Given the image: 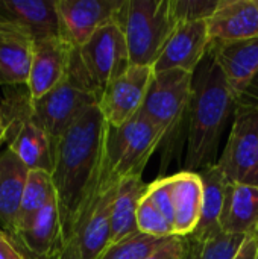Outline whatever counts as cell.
Segmentation results:
<instances>
[{
	"label": "cell",
	"mask_w": 258,
	"mask_h": 259,
	"mask_svg": "<svg viewBox=\"0 0 258 259\" xmlns=\"http://www.w3.org/2000/svg\"><path fill=\"white\" fill-rule=\"evenodd\" d=\"M255 185H257V187H258V176H257V181H255Z\"/></svg>",
	"instance_id": "8d00e7d4"
},
{
	"label": "cell",
	"mask_w": 258,
	"mask_h": 259,
	"mask_svg": "<svg viewBox=\"0 0 258 259\" xmlns=\"http://www.w3.org/2000/svg\"><path fill=\"white\" fill-rule=\"evenodd\" d=\"M131 65L120 24L99 29L82 47L73 49L67 77L99 100L106 87Z\"/></svg>",
	"instance_id": "3957f363"
},
{
	"label": "cell",
	"mask_w": 258,
	"mask_h": 259,
	"mask_svg": "<svg viewBox=\"0 0 258 259\" xmlns=\"http://www.w3.org/2000/svg\"><path fill=\"white\" fill-rule=\"evenodd\" d=\"M146 185L141 176L125 178L119 182L111 215V243H117L138 232L137 209Z\"/></svg>",
	"instance_id": "603a6c76"
},
{
	"label": "cell",
	"mask_w": 258,
	"mask_h": 259,
	"mask_svg": "<svg viewBox=\"0 0 258 259\" xmlns=\"http://www.w3.org/2000/svg\"><path fill=\"white\" fill-rule=\"evenodd\" d=\"M210 47L207 21L176 23L154 64V71L182 70L195 74L201 62L210 53Z\"/></svg>",
	"instance_id": "7c38bea8"
},
{
	"label": "cell",
	"mask_w": 258,
	"mask_h": 259,
	"mask_svg": "<svg viewBox=\"0 0 258 259\" xmlns=\"http://www.w3.org/2000/svg\"><path fill=\"white\" fill-rule=\"evenodd\" d=\"M169 182L175 208L173 232L175 237L186 238L192 235L199 225L204 196L202 179L199 173L182 170L169 176Z\"/></svg>",
	"instance_id": "d6986e66"
},
{
	"label": "cell",
	"mask_w": 258,
	"mask_h": 259,
	"mask_svg": "<svg viewBox=\"0 0 258 259\" xmlns=\"http://www.w3.org/2000/svg\"><path fill=\"white\" fill-rule=\"evenodd\" d=\"M163 138L161 129L141 112L119 127L108 124L105 179L119 182L141 176L151 156L163 144Z\"/></svg>",
	"instance_id": "5b68a950"
},
{
	"label": "cell",
	"mask_w": 258,
	"mask_h": 259,
	"mask_svg": "<svg viewBox=\"0 0 258 259\" xmlns=\"http://www.w3.org/2000/svg\"><path fill=\"white\" fill-rule=\"evenodd\" d=\"M119 182L105 181L78 217L71 238L82 259H97L111 244V215Z\"/></svg>",
	"instance_id": "30bf717a"
},
{
	"label": "cell",
	"mask_w": 258,
	"mask_h": 259,
	"mask_svg": "<svg viewBox=\"0 0 258 259\" xmlns=\"http://www.w3.org/2000/svg\"><path fill=\"white\" fill-rule=\"evenodd\" d=\"M29 256H30V259H82L81 252H79V247H78V243H76L75 238H70V240L64 241L58 249H55L46 258H36V256H33L30 253H29Z\"/></svg>",
	"instance_id": "d6a6232c"
},
{
	"label": "cell",
	"mask_w": 258,
	"mask_h": 259,
	"mask_svg": "<svg viewBox=\"0 0 258 259\" xmlns=\"http://www.w3.org/2000/svg\"><path fill=\"white\" fill-rule=\"evenodd\" d=\"M217 168L228 182L252 184L258 176V105L237 102L228 141Z\"/></svg>",
	"instance_id": "52a82bcc"
},
{
	"label": "cell",
	"mask_w": 258,
	"mask_h": 259,
	"mask_svg": "<svg viewBox=\"0 0 258 259\" xmlns=\"http://www.w3.org/2000/svg\"><path fill=\"white\" fill-rule=\"evenodd\" d=\"M106 135L108 123L96 105L56 141L52 181L64 241L73 237L79 214L106 181Z\"/></svg>",
	"instance_id": "6da1fadb"
},
{
	"label": "cell",
	"mask_w": 258,
	"mask_h": 259,
	"mask_svg": "<svg viewBox=\"0 0 258 259\" xmlns=\"http://www.w3.org/2000/svg\"><path fill=\"white\" fill-rule=\"evenodd\" d=\"M6 134H8V123L5 121V118H3V114H2V111H0V144L5 141V138H6Z\"/></svg>",
	"instance_id": "d590c367"
},
{
	"label": "cell",
	"mask_w": 258,
	"mask_h": 259,
	"mask_svg": "<svg viewBox=\"0 0 258 259\" xmlns=\"http://www.w3.org/2000/svg\"><path fill=\"white\" fill-rule=\"evenodd\" d=\"M193 73L182 70L160 71L152 76L148 94L140 112L163 132V147H175L182 123L187 121L193 90Z\"/></svg>",
	"instance_id": "8992f818"
},
{
	"label": "cell",
	"mask_w": 258,
	"mask_h": 259,
	"mask_svg": "<svg viewBox=\"0 0 258 259\" xmlns=\"http://www.w3.org/2000/svg\"><path fill=\"white\" fill-rule=\"evenodd\" d=\"M210 53L239 97L258 73V38L213 47Z\"/></svg>",
	"instance_id": "ffe728a7"
},
{
	"label": "cell",
	"mask_w": 258,
	"mask_h": 259,
	"mask_svg": "<svg viewBox=\"0 0 258 259\" xmlns=\"http://www.w3.org/2000/svg\"><path fill=\"white\" fill-rule=\"evenodd\" d=\"M55 199L58 197L52 181V175L43 170H29L14 237L17 235L18 231L27 228L32 223V220L38 215V212Z\"/></svg>",
	"instance_id": "d4e9b609"
},
{
	"label": "cell",
	"mask_w": 258,
	"mask_h": 259,
	"mask_svg": "<svg viewBox=\"0 0 258 259\" xmlns=\"http://www.w3.org/2000/svg\"><path fill=\"white\" fill-rule=\"evenodd\" d=\"M186 240L181 237H170L158 250L146 259H184Z\"/></svg>",
	"instance_id": "4dcf8cb0"
},
{
	"label": "cell",
	"mask_w": 258,
	"mask_h": 259,
	"mask_svg": "<svg viewBox=\"0 0 258 259\" xmlns=\"http://www.w3.org/2000/svg\"><path fill=\"white\" fill-rule=\"evenodd\" d=\"M0 24L20 30L32 41L61 38L56 0H0Z\"/></svg>",
	"instance_id": "5bb4252c"
},
{
	"label": "cell",
	"mask_w": 258,
	"mask_h": 259,
	"mask_svg": "<svg viewBox=\"0 0 258 259\" xmlns=\"http://www.w3.org/2000/svg\"><path fill=\"white\" fill-rule=\"evenodd\" d=\"M33 41L20 30L0 24V85L24 87L29 79Z\"/></svg>",
	"instance_id": "44dd1931"
},
{
	"label": "cell",
	"mask_w": 258,
	"mask_h": 259,
	"mask_svg": "<svg viewBox=\"0 0 258 259\" xmlns=\"http://www.w3.org/2000/svg\"><path fill=\"white\" fill-rule=\"evenodd\" d=\"M184 259H236L246 237L227 234L217 229L207 235H189Z\"/></svg>",
	"instance_id": "484cf974"
},
{
	"label": "cell",
	"mask_w": 258,
	"mask_h": 259,
	"mask_svg": "<svg viewBox=\"0 0 258 259\" xmlns=\"http://www.w3.org/2000/svg\"><path fill=\"white\" fill-rule=\"evenodd\" d=\"M29 170L9 146L0 150V229L14 237Z\"/></svg>",
	"instance_id": "2e32d148"
},
{
	"label": "cell",
	"mask_w": 258,
	"mask_h": 259,
	"mask_svg": "<svg viewBox=\"0 0 258 259\" xmlns=\"http://www.w3.org/2000/svg\"><path fill=\"white\" fill-rule=\"evenodd\" d=\"M220 0H170L173 23L208 21Z\"/></svg>",
	"instance_id": "f1b7e54d"
},
{
	"label": "cell",
	"mask_w": 258,
	"mask_h": 259,
	"mask_svg": "<svg viewBox=\"0 0 258 259\" xmlns=\"http://www.w3.org/2000/svg\"><path fill=\"white\" fill-rule=\"evenodd\" d=\"M99 99L68 77L38 100H30V118L58 141Z\"/></svg>",
	"instance_id": "ba28073f"
},
{
	"label": "cell",
	"mask_w": 258,
	"mask_h": 259,
	"mask_svg": "<svg viewBox=\"0 0 258 259\" xmlns=\"http://www.w3.org/2000/svg\"><path fill=\"white\" fill-rule=\"evenodd\" d=\"M258 252V234L248 235L236 259H255Z\"/></svg>",
	"instance_id": "836d02e7"
},
{
	"label": "cell",
	"mask_w": 258,
	"mask_h": 259,
	"mask_svg": "<svg viewBox=\"0 0 258 259\" xmlns=\"http://www.w3.org/2000/svg\"><path fill=\"white\" fill-rule=\"evenodd\" d=\"M257 5H258V0H257Z\"/></svg>",
	"instance_id": "f35d334b"
},
{
	"label": "cell",
	"mask_w": 258,
	"mask_h": 259,
	"mask_svg": "<svg viewBox=\"0 0 258 259\" xmlns=\"http://www.w3.org/2000/svg\"><path fill=\"white\" fill-rule=\"evenodd\" d=\"M137 229L138 232L155 238L175 237L173 225L144 197H141L137 209Z\"/></svg>",
	"instance_id": "83f0119b"
},
{
	"label": "cell",
	"mask_w": 258,
	"mask_h": 259,
	"mask_svg": "<svg viewBox=\"0 0 258 259\" xmlns=\"http://www.w3.org/2000/svg\"><path fill=\"white\" fill-rule=\"evenodd\" d=\"M199 176L202 179V209H201V219L196 231L192 235L201 237L211 234L217 229H220L219 220L224 209L228 179L224 176V173L217 168V165L207 167L199 171Z\"/></svg>",
	"instance_id": "cb8c5ba5"
},
{
	"label": "cell",
	"mask_w": 258,
	"mask_h": 259,
	"mask_svg": "<svg viewBox=\"0 0 258 259\" xmlns=\"http://www.w3.org/2000/svg\"><path fill=\"white\" fill-rule=\"evenodd\" d=\"M8 146L27 170H43L52 175L56 141L32 121L30 114L21 117L17 132Z\"/></svg>",
	"instance_id": "ac0fdd59"
},
{
	"label": "cell",
	"mask_w": 258,
	"mask_h": 259,
	"mask_svg": "<svg viewBox=\"0 0 258 259\" xmlns=\"http://www.w3.org/2000/svg\"><path fill=\"white\" fill-rule=\"evenodd\" d=\"M143 197L148 199L173 225L175 208H173V197H172L169 176L167 178H158L154 182L148 184Z\"/></svg>",
	"instance_id": "f546056e"
},
{
	"label": "cell",
	"mask_w": 258,
	"mask_h": 259,
	"mask_svg": "<svg viewBox=\"0 0 258 259\" xmlns=\"http://www.w3.org/2000/svg\"><path fill=\"white\" fill-rule=\"evenodd\" d=\"M237 102H248V103H257L258 105V73L248 85V88L237 97Z\"/></svg>",
	"instance_id": "e575fe53"
},
{
	"label": "cell",
	"mask_w": 258,
	"mask_h": 259,
	"mask_svg": "<svg viewBox=\"0 0 258 259\" xmlns=\"http://www.w3.org/2000/svg\"><path fill=\"white\" fill-rule=\"evenodd\" d=\"M0 259H29L26 250L5 231L0 229Z\"/></svg>",
	"instance_id": "1f68e13d"
},
{
	"label": "cell",
	"mask_w": 258,
	"mask_h": 259,
	"mask_svg": "<svg viewBox=\"0 0 258 259\" xmlns=\"http://www.w3.org/2000/svg\"><path fill=\"white\" fill-rule=\"evenodd\" d=\"M14 240L36 258H46L58 249L64 243L58 199L47 203L27 228L17 232Z\"/></svg>",
	"instance_id": "7402d4cb"
},
{
	"label": "cell",
	"mask_w": 258,
	"mask_h": 259,
	"mask_svg": "<svg viewBox=\"0 0 258 259\" xmlns=\"http://www.w3.org/2000/svg\"><path fill=\"white\" fill-rule=\"evenodd\" d=\"M207 24L210 49L258 38L257 0H220Z\"/></svg>",
	"instance_id": "9a60e30c"
},
{
	"label": "cell",
	"mask_w": 258,
	"mask_h": 259,
	"mask_svg": "<svg viewBox=\"0 0 258 259\" xmlns=\"http://www.w3.org/2000/svg\"><path fill=\"white\" fill-rule=\"evenodd\" d=\"M236 105V94L213 55L208 53L193 76L184 171L199 173L217 162L220 138L231 114L234 115Z\"/></svg>",
	"instance_id": "7a4b0ae2"
},
{
	"label": "cell",
	"mask_w": 258,
	"mask_h": 259,
	"mask_svg": "<svg viewBox=\"0 0 258 259\" xmlns=\"http://www.w3.org/2000/svg\"><path fill=\"white\" fill-rule=\"evenodd\" d=\"M125 0H56L61 36L75 49L82 47L99 29L116 23Z\"/></svg>",
	"instance_id": "9c48e42d"
},
{
	"label": "cell",
	"mask_w": 258,
	"mask_h": 259,
	"mask_svg": "<svg viewBox=\"0 0 258 259\" xmlns=\"http://www.w3.org/2000/svg\"><path fill=\"white\" fill-rule=\"evenodd\" d=\"M255 259H258V252H257V256H255Z\"/></svg>",
	"instance_id": "74e56055"
},
{
	"label": "cell",
	"mask_w": 258,
	"mask_h": 259,
	"mask_svg": "<svg viewBox=\"0 0 258 259\" xmlns=\"http://www.w3.org/2000/svg\"><path fill=\"white\" fill-rule=\"evenodd\" d=\"M117 23L120 24L131 65L154 67L175 23L170 0H125Z\"/></svg>",
	"instance_id": "277c9868"
},
{
	"label": "cell",
	"mask_w": 258,
	"mask_h": 259,
	"mask_svg": "<svg viewBox=\"0 0 258 259\" xmlns=\"http://www.w3.org/2000/svg\"><path fill=\"white\" fill-rule=\"evenodd\" d=\"M220 229L233 235L258 234V187L252 184L230 182L224 209L219 220Z\"/></svg>",
	"instance_id": "e0dca14e"
},
{
	"label": "cell",
	"mask_w": 258,
	"mask_h": 259,
	"mask_svg": "<svg viewBox=\"0 0 258 259\" xmlns=\"http://www.w3.org/2000/svg\"><path fill=\"white\" fill-rule=\"evenodd\" d=\"M169 238H155L135 232L117 243H111L97 259H146Z\"/></svg>",
	"instance_id": "4316f807"
},
{
	"label": "cell",
	"mask_w": 258,
	"mask_h": 259,
	"mask_svg": "<svg viewBox=\"0 0 258 259\" xmlns=\"http://www.w3.org/2000/svg\"><path fill=\"white\" fill-rule=\"evenodd\" d=\"M154 76V67L129 65L103 91L99 108L113 127H119L135 117L146 99Z\"/></svg>",
	"instance_id": "8fae6325"
},
{
	"label": "cell",
	"mask_w": 258,
	"mask_h": 259,
	"mask_svg": "<svg viewBox=\"0 0 258 259\" xmlns=\"http://www.w3.org/2000/svg\"><path fill=\"white\" fill-rule=\"evenodd\" d=\"M73 49L62 36L33 41L29 79L26 83L30 100L41 99L65 80Z\"/></svg>",
	"instance_id": "4fadbf2b"
}]
</instances>
